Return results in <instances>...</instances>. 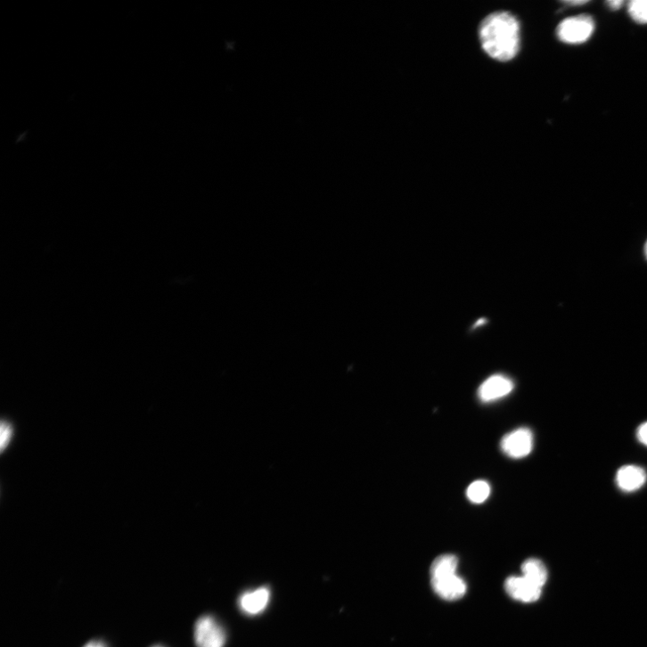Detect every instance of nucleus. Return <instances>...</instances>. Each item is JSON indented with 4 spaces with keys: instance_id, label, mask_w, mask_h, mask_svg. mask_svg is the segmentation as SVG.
Masks as SVG:
<instances>
[{
    "instance_id": "f257e3e1",
    "label": "nucleus",
    "mask_w": 647,
    "mask_h": 647,
    "mask_svg": "<svg viewBox=\"0 0 647 647\" xmlns=\"http://www.w3.org/2000/svg\"><path fill=\"white\" fill-rule=\"evenodd\" d=\"M479 37L484 51L499 61L512 60L520 49V26L510 13L497 12L486 18Z\"/></svg>"
},
{
    "instance_id": "f03ea898",
    "label": "nucleus",
    "mask_w": 647,
    "mask_h": 647,
    "mask_svg": "<svg viewBox=\"0 0 647 647\" xmlns=\"http://www.w3.org/2000/svg\"><path fill=\"white\" fill-rule=\"evenodd\" d=\"M534 446V438L530 429L518 428L504 436L501 441L502 452L511 459L520 460L528 456Z\"/></svg>"
},
{
    "instance_id": "7ed1b4c3",
    "label": "nucleus",
    "mask_w": 647,
    "mask_h": 647,
    "mask_svg": "<svg viewBox=\"0 0 647 647\" xmlns=\"http://www.w3.org/2000/svg\"><path fill=\"white\" fill-rule=\"evenodd\" d=\"M194 640L197 647H225L226 634L217 620L203 616L195 623Z\"/></svg>"
},
{
    "instance_id": "20e7f679",
    "label": "nucleus",
    "mask_w": 647,
    "mask_h": 647,
    "mask_svg": "<svg viewBox=\"0 0 647 647\" xmlns=\"http://www.w3.org/2000/svg\"><path fill=\"white\" fill-rule=\"evenodd\" d=\"M594 31V22L591 17L579 16L567 19L561 23L557 34L559 38L567 44H582L586 42Z\"/></svg>"
},
{
    "instance_id": "39448f33",
    "label": "nucleus",
    "mask_w": 647,
    "mask_h": 647,
    "mask_svg": "<svg viewBox=\"0 0 647 647\" xmlns=\"http://www.w3.org/2000/svg\"><path fill=\"white\" fill-rule=\"evenodd\" d=\"M513 389L514 383L509 377L495 374L480 385L478 397L483 403H492L508 396Z\"/></svg>"
},
{
    "instance_id": "423d86ee",
    "label": "nucleus",
    "mask_w": 647,
    "mask_h": 647,
    "mask_svg": "<svg viewBox=\"0 0 647 647\" xmlns=\"http://www.w3.org/2000/svg\"><path fill=\"white\" fill-rule=\"evenodd\" d=\"M506 593L512 599L522 602H534L542 595V587L523 577H511L504 583Z\"/></svg>"
},
{
    "instance_id": "0eeeda50",
    "label": "nucleus",
    "mask_w": 647,
    "mask_h": 647,
    "mask_svg": "<svg viewBox=\"0 0 647 647\" xmlns=\"http://www.w3.org/2000/svg\"><path fill=\"white\" fill-rule=\"evenodd\" d=\"M431 586L439 597L450 602L460 600L467 592L466 583L457 574L431 579Z\"/></svg>"
},
{
    "instance_id": "6e6552de",
    "label": "nucleus",
    "mask_w": 647,
    "mask_h": 647,
    "mask_svg": "<svg viewBox=\"0 0 647 647\" xmlns=\"http://www.w3.org/2000/svg\"><path fill=\"white\" fill-rule=\"evenodd\" d=\"M647 480L646 471L635 465L621 467L616 474L618 487L625 493H633L642 488Z\"/></svg>"
},
{
    "instance_id": "1a4fd4ad",
    "label": "nucleus",
    "mask_w": 647,
    "mask_h": 647,
    "mask_svg": "<svg viewBox=\"0 0 647 647\" xmlns=\"http://www.w3.org/2000/svg\"><path fill=\"white\" fill-rule=\"evenodd\" d=\"M271 597L268 588L261 587L244 594L240 599L241 609L249 615H258L267 607Z\"/></svg>"
},
{
    "instance_id": "9d476101",
    "label": "nucleus",
    "mask_w": 647,
    "mask_h": 647,
    "mask_svg": "<svg viewBox=\"0 0 647 647\" xmlns=\"http://www.w3.org/2000/svg\"><path fill=\"white\" fill-rule=\"evenodd\" d=\"M522 577L539 587H544L548 579V572L545 564L538 560L530 559L521 566Z\"/></svg>"
},
{
    "instance_id": "9b49d317",
    "label": "nucleus",
    "mask_w": 647,
    "mask_h": 647,
    "mask_svg": "<svg viewBox=\"0 0 647 647\" xmlns=\"http://www.w3.org/2000/svg\"><path fill=\"white\" fill-rule=\"evenodd\" d=\"M459 561L456 556L445 554L438 557L430 567L431 579L455 575Z\"/></svg>"
},
{
    "instance_id": "f8f14e48",
    "label": "nucleus",
    "mask_w": 647,
    "mask_h": 647,
    "mask_svg": "<svg viewBox=\"0 0 647 647\" xmlns=\"http://www.w3.org/2000/svg\"><path fill=\"white\" fill-rule=\"evenodd\" d=\"M491 494V487L485 480L471 483L467 489V497L473 504H483Z\"/></svg>"
},
{
    "instance_id": "ddd939ff",
    "label": "nucleus",
    "mask_w": 647,
    "mask_h": 647,
    "mask_svg": "<svg viewBox=\"0 0 647 647\" xmlns=\"http://www.w3.org/2000/svg\"><path fill=\"white\" fill-rule=\"evenodd\" d=\"M628 12L635 22L647 24V0H634L629 4Z\"/></svg>"
},
{
    "instance_id": "4468645a",
    "label": "nucleus",
    "mask_w": 647,
    "mask_h": 647,
    "mask_svg": "<svg viewBox=\"0 0 647 647\" xmlns=\"http://www.w3.org/2000/svg\"><path fill=\"white\" fill-rule=\"evenodd\" d=\"M15 435V428L8 421H3L0 425V449L4 454L8 449Z\"/></svg>"
},
{
    "instance_id": "2eb2a0df",
    "label": "nucleus",
    "mask_w": 647,
    "mask_h": 647,
    "mask_svg": "<svg viewBox=\"0 0 647 647\" xmlns=\"http://www.w3.org/2000/svg\"><path fill=\"white\" fill-rule=\"evenodd\" d=\"M636 438L640 444L647 447V421L638 426Z\"/></svg>"
},
{
    "instance_id": "dca6fc26",
    "label": "nucleus",
    "mask_w": 647,
    "mask_h": 647,
    "mask_svg": "<svg viewBox=\"0 0 647 647\" xmlns=\"http://www.w3.org/2000/svg\"><path fill=\"white\" fill-rule=\"evenodd\" d=\"M607 4L609 8L615 11L620 9L624 3L622 2V0H612V2L607 3Z\"/></svg>"
},
{
    "instance_id": "f3484780",
    "label": "nucleus",
    "mask_w": 647,
    "mask_h": 647,
    "mask_svg": "<svg viewBox=\"0 0 647 647\" xmlns=\"http://www.w3.org/2000/svg\"><path fill=\"white\" fill-rule=\"evenodd\" d=\"M84 647H106V645L101 641H90Z\"/></svg>"
},
{
    "instance_id": "a211bd4d",
    "label": "nucleus",
    "mask_w": 647,
    "mask_h": 647,
    "mask_svg": "<svg viewBox=\"0 0 647 647\" xmlns=\"http://www.w3.org/2000/svg\"><path fill=\"white\" fill-rule=\"evenodd\" d=\"M567 4L569 5L577 6V5L586 4L587 2H570V3H567Z\"/></svg>"
},
{
    "instance_id": "6ab92c4d",
    "label": "nucleus",
    "mask_w": 647,
    "mask_h": 647,
    "mask_svg": "<svg viewBox=\"0 0 647 647\" xmlns=\"http://www.w3.org/2000/svg\"><path fill=\"white\" fill-rule=\"evenodd\" d=\"M644 254H645V257L647 258V242H646V244L644 246Z\"/></svg>"
},
{
    "instance_id": "aec40b11",
    "label": "nucleus",
    "mask_w": 647,
    "mask_h": 647,
    "mask_svg": "<svg viewBox=\"0 0 647 647\" xmlns=\"http://www.w3.org/2000/svg\"><path fill=\"white\" fill-rule=\"evenodd\" d=\"M152 647H163V646H161V645H155V646H152Z\"/></svg>"
}]
</instances>
